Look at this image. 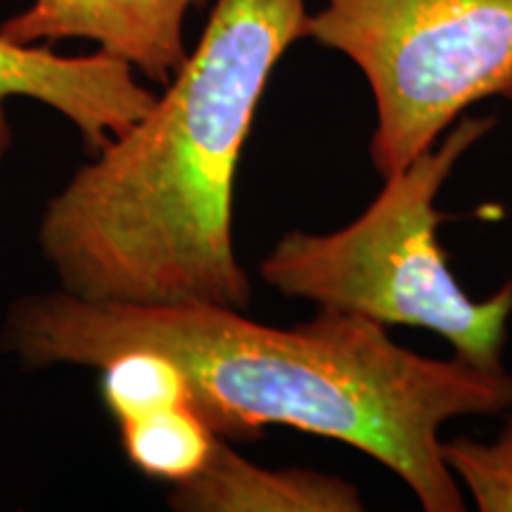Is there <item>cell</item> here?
I'll return each mask as SVG.
<instances>
[{
  "label": "cell",
  "instance_id": "1",
  "mask_svg": "<svg viewBox=\"0 0 512 512\" xmlns=\"http://www.w3.org/2000/svg\"><path fill=\"white\" fill-rule=\"evenodd\" d=\"M5 344L29 368L98 370L121 351H159L221 439L283 425L342 441L392 470L427 512L465 510L441 425L512 408L505 368L420 356L377 320L330 309L283 330L228 306L93 302L60 287L12 304Z\"/></svg>",
  "mask_w": 512,
  "mask_h": 512
},
{
  "label": "cell",
  "instance_id": "2",
  "mask_svg": "<svg viewBox=\"0 0 512 512\" xmlns=\"http://www.w3.org/2000/svg\"><path fill=\"white\" fill-rule=\"evenodd\" d=\"M306 22V0H216L164 95L43 211L36 240L62 290L93 302L247 309L235 174L275 64L306 38Z\"/></svg>",
  "mask_w": 512,
  "mask_h": 512
},
{
  "label": "cell",
  "instance_id": "3",
  "mask_svg": "<svg viewBox=\"0 0 512 512\" xmlns=\"http://www.w3.org/2000/svg\"><path fill=\"white\" fill-rule=\"evenodd\" d=\"M494 126L496 117H460L439 145L384 178L380 195L349 226L283 235L259 264L264 283L318 309L437 332L465 361L503 368L512 280L475 302L439 245V226L451 216L434 207L465 152Z\"/></svg>",
  "mask_w": 512,
  "mask_h": 512
},
{
  "label": "cell",
  "instance_id": "4",
  "mask_svg": "<svg viewBox=\"0 0 512 512\" xmlns=\"http://www.w3.org/2000/svg\"><path fill=\"white\" fill-rule=\"evenodd\" d=\"M306 38L366 76L382 178L437 145L472 105L512 100V0H320Z\"/></svg>",
  "mask_w": 512,
  "mask_h": 512
},
{
  "label": "cell",
  "instance_id": "5",
  "mask_svg": "<svg viewBox=\"0 0 512 512\" xmlns=\"http://www.w3.org/2000/svg\"><path fill=\"white\" fill-rule=\"evenodd\" d=\"M202 0H31L0 24V38L17 46L91 41L100 53L166 86L183 62L185 17Z\"/></svg>",
  "mask_w": 512,
  "mask_h": 512
},
{
  "label": "cell",
  "instance_id": "6",
  "mask_svg": "<svg viewBox=\"0 0 512 512\" xmlns=\"http://www.w3.org/2000/svg\"><path fill=\"white\" fill-rule=\"evenodd\" d=\"M10 98L36 100L79 128L100 150L150 110L157 95L112 55H60L50 46H17L0 38V145Z\"/></svg>",
  "mask_w": 512,
  "mask_h": 512
},
{
  "label": "cell",
  "instance_id": "7",
  "mask_svg": "<svg viewBox=\"0 0 512 512\" xmlns=\"http://www.w3.org/2000/svg\"><path fill=\"white\" fill-rule=\"evenodd\" d=\"M169 505L183 512H361V491L347 479L302 467L254 465L226 439L216 441L200 475L171 489Z\"/></svg>",
  "mask_w": 512,
  "mask_h": 512
},
{
  "label": "cell",
  "instance_id": "8",
  "mask_svg": "<svg viewBox=\"0 0 512 512\" xmlns=\"http://www.w3.org/2000/svg\"><path fill=\"white\" fill-rule=\"evenodd\" d=\"M119 432L128 463L171 486L200 475L219 441V434H214L192 403L128 420L119 425Z\"/></svg>",
  "mask_w": 512,
  "mask_h": 512
},
{
  "label": "cell",
  "instance_id": "9",
  "mask_svg": "<svg viewBox=\"0 0 512 512\" xmlns=\"http://www.w3.org/2000/svg\"><path fill=\"white\" fill-rule=\"evenodd\" d=\"M98 370L102 401L117 425L178 403H192L188 377L176 361L159 351H121Z\"/></svg>",
  "mask_w": 512,
  "mask_h": 512
},
{
  "label": "cell",
  "instance_id": "10",
  "mask_svg": "<svg viewBox=\"0 0 512 512\" xmlns=\"http://www.w3.org/2000/svg\"><path fill=\"white\" fill-rule=\"evenodd\" d=\"M441 456L482 512H512V415L494 444L472 439L441 441Z\"/></svg>",
  "mask_w": 512,
  "mask_h": 512
}]
</instances>
